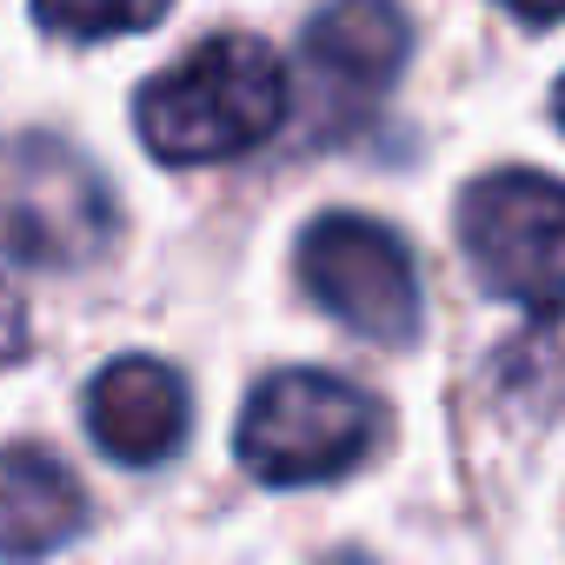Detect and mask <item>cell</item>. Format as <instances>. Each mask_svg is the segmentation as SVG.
<instances>
[{
    "mask_svg": "<svg viewBox=\"0 0 565 565\" xmlns=\"http://www.w3.org/2000/svg\"><path fill=\"white\" fill-rule=\"evenodd\" d=\"M499 8H512L519 21H565V0H499Z\"/></svg>",
    "mask_w": 565,
    "mask_h": 565,
    "instance_id": "8fae6325",
    "label": "cell"
},
{
    "mask_svg": "<svg viewBox=\"0 0 565 565\" xmlns=\"http://www.w3.org/2000/svg\"><path fill=\"white\" fill-rule=\"evenodd\" d=\"M327 565H366V558H353V552H340V558H327Z\"/></svg>",
    "mask_w": 565,
    "mask_h": 565,
    "instance_id": "4fadbf2b",
    "label": "cell"
},
{
    "mask_svg": "<svg viewBox=\"0 0 565 565\" xmlns=\"http://www.w3.org/2000/svg\"><path fill=\"white\" fill-rule=\"evenodd\" d=\"M300 279L307 294L360 340L406 347L419 333V273L393 226L366 213H327L300 239Z\"/></svg>",
    "mask_w": 565,
    "mask_h": 565,
    "instance_id": "5b68a950",
    "label": "cell"
},
{
    "mask_svg": "<svg viewBox=\"0 0 565 565\" xmlns=\"http://www.w3.org/2000/svg\"><path fill=\"white\" fill-rule=\"evenodd\" d=\"M21 353H28V307L8 279H0V366H14Z\"/></svg>",
    "mask_w": 565,
    "mask_h": 565,
    "instance_id": "30bf717a",
    "label": "cell"
},
{
    "mask_svg": "<svg viewBox=\"0 0 565 565\" xmlns=\"http://www.w3.org/2000/svg\"><path fill=\"white\" fill-rule=\"evenodd\" d=\"M459 239L486 287L539 320L565 313V186L545 173H486L459 200Z\"/></svg>",
    "mask_w": 565,
    "mask_h": 565,
    "instance_id": "277c9868",
    "label": "cell"
},
{
    "mask_svg": "<svg viewBox=\"0 0 565 565\" xmlns=\"http://www.w3.org/2000/svg\"><path fill=\"white\" fill-rule=\"evenodd\" d=\"M186 380L167 366V360H147V353H127V360H107L87 386V433L107 459L120 466H160L180 452L186 439Z\"/></svg>",
    "mask_w": 565,
    "mask_h": 565,
    "instance_id": "8992f818",
    "label": "cell"
},
{
    "mask_svg": "<svg viewBox=\"0 0 565 565\" xmlns=\"http://www.w3.org/2000/svg\"><path fill=\"white\" fill-rule=\"evenodd\" d=\"M380 446V406L333 373H273L239 413V459L266 486H320Z\"/></svg>",
    "mask_w": 565,
    "mask_h": 565,
    "instance_id": "3957f363",
    "label": "cell"
},
{
    "mask_svg": "<svg viewBox=\"0 0 565 565\" xmlns=\"http://www.w3.org/2000/svg\"><path fill=\"white\" fill-rule=\"evenodd\" d=\"M552 114H558V127H565V81H558V94H552Z\"/></svg>",
    "mask_w": 565,
    "mask_h": 565,
    "instance_id": "7c38bea8",
    "label": "cell"
},
{
    "mask_svg": "<svg viewBox=\"0 0 565 565\" xmlns=\"http://www.w3.org/2000/svg\"><path fill=\"white\" fill-rule=\"evenodd\" d=\"M87 532V492L47 446L0 452V565L47 558Z\"/></svg>",
    "mask_w": 565,
    "mask_h": 565,
    "instance_id": "ba28073f",
    "label": "cell"
},
{
    "mask_svg": "<svg viewBox=\"0 0 565 565\" xmlns=\"http://www.w3.org/2000/svg\"><path fill=\"white\" fill-rule=\"evenodd\" d=\"M120 233V206L87 153L54 134L0 140V253L21 266L74 273Z\"/></svg>",
    "mask_w": 565,
    "mask_h": 565,
    "instance_id": "7a4b0ae2",
    "label": "cell"
},
{
    "mask_svg": "<svg viewBox=\"0 0 565 565\" xmlns=\"http://www.w3.org/2000/svg\"><path fill=\"white\" fill-rule=\"evenodd\" d=\"M413 54V28L399 0H333L307 28V67L340 100H373Z\"/></svg>",
    "mask_w": 565,
    "mask_h": 565,
    "instance_id": "52a82bcc",
    "label": "cell"
},
{
    "mask_svg": "<svg viewBox=\"0 0 565 565\" xmlns=\"http://www.w3.org/2000/svg\"><path fill=\"white\" fill-rule=\"evenodd\" d=\"M134 120L167 167H213L253 153L287 120V67L253 34H213L147 81Z\"/></svg>",
    "mask_w": 565,
    "mask_h": 565,
    "instance_id": "6da1fadb",
    "label": "cell"
},
{
    "mask_svg": "<svg viewBox=\"0 0 565 565\" xmlns=\"http://www.w3.org/2000/svg\"><path fill=\"white\" fill-rule=\"evenodd\" d=\"M173 0H34V21L54 41H120L147 34Z\"/></svg>",
    "mask_w": 565,
    "mask_h": 565,
    "instance_id": "9c48e42d",
    "label": "cell"
}]
</instances>
